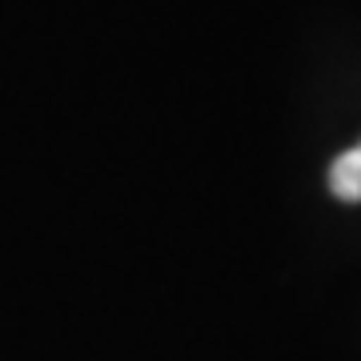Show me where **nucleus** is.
<instances>
[{"mask_svg":"<svg viewBox=\"0 0 361 361\" xmlns=\"http://www.w3.org/2000/svg\"><path fill=\"white\" fill-rule=\"evenodd\" d=\"M329 189H334L337 201H361V153L357 149H345V153L334 161L329 169Z\"/></svg>","mask_w":361,"mask_h":361,"instance_id":"1","label":"nucleus"},{"mask_svg":"<svg viewBox=\"0 0 361 361\" xmlns=\"http://www.w3.org/2000/svg\"><path fill=\"white\" fill-rule=\"evenodd\" d=\"M353 149H357V153H361V145H353Z\"/></svg>","mask_w":361,"mask_h":361,"instance_id":"2","label":"nucleus"}]
</instances>
